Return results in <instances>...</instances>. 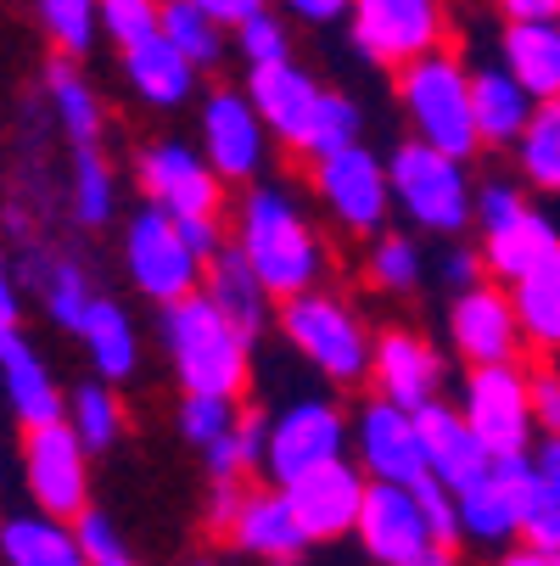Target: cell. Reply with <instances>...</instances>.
Segmentation results:
<instances>
[{
	"instance_id": "obj_6",
	"label": "cell",
	"mask_w": 560,
	"mask_h": 566,
	"mask_svg": "<svg viewBox=\"0 0 560 566\" xmlns=\"http://www.w3.org/2000/svg\"><path fill=\"white\" fill-rule=\"evenodd\" d=\"M387 186H392V208L426 235L454 241L476 219V186H471L465 164H454V157H443L421 140H398L387 151Z\"/></svg>"
},
{
	"instance_id": "obj_3",
	"label": "cell",
	"mask_w": 560,
	"mask_h": 566,
	"mask_svg": "<svg viewBox=\"0 0 560 566\" xmlns=\"http://www.w3.org/2000/svg\"><path fill=\"white\" fill-rule=\"evenodd\" d=\"M157 332H163V354H169V370H175L180 392L242 403V392L253 381V343L235 332L202 292L163 308Z\"/></svg>"
},
{
	"instance_id": "obj_5",
	"label": "cell",
	"mask_w": 560,
	"mask_h": 566,
	"mask_svg": "<svg viewBox=\"0 0 560 566\" xmlns=\"http://www.w3.org/2000/svg\"><path fill=\"white\" fill-rule=\"evenodd\" d=\"M275 326H281V337H286L319 376H326V381L353 387V381L370 376L376 332L364 326V314H359L348 297H337L331 286H314V292L281 303V308H275Z\"/></svg>"
},
{
	"instance_id": "obj_55",
	"label": "cell",
	"mask_w": 560,
	"mask_h": 566,
	"mask_svg": "<svg viewBox=\"0 0 560 566\" xmlns=\"http://www.w3.org/2000/svg\"><path fill=\"white\" fill-rule=\"evenodd\" d=\"M494 566H560V555H538V549H527V544H510V549H499Z\"/></svg>"
},
{
	"instance_id": "obj_42",
	"label": "cell",
	"mask_w": 560,
	"mask_h": 566,
	"mask_svg": "<svg viewBox=\"0 0 560 566\" xmlns=\"http://www.w3.org/2000/svg\"><path fill=\"white\" fill-rule=\"evenodd\" d=\"M235 56L247 62V73L292 62V34H286V18H281V12H258V18H247L242 29H235Z\"/></svg>"
},
{
	"instance_id": "obj_41",
	"label": "cell",
	"mask_w": 560,
	"mask_h": 566,
	"mask_svg": "<svg viewBox=\"0 0 560 566\" xmlns=\"http://www.w3.org/2000/svg\"><path fill=\"white\" fill-rule=\"evenodd\" d=\"M96 18H102V34L118 51H129L163 34V0H96Z\"/></svg>"
},
{
	"instance_id": "obj_7",
	"label": "cell",
	"mask_w": 560,
	"mask_h": 566,
	"mask_svg": "<svg viewBox=\"0 0 560 566\" xmlns=\"http://www.w3.org/2000/svg\"><path fill=\"white\" fill-rule=\"evenodd\" d=\"M348 449H353V416L337 398L308 392V398H292L270 416L264 476H270V489H292V482H303L308 471L331 465V460H348Z\"/></svg>"
},
{
	"instance_id": "obj_29",
	"label": "cell",
	"mask_w": 560,
	"mask_h": 566,
	"mask_svg": "<svg viewBox=\"0 0 560 566\" xmlns=\"http://www.w3.org/2000/svg\"><path fill=\"white\" fill-rule=\"evenodd\" d=\"M0 560L7 566H91L73 538V522L23 511L0 522Z\"/></svg>"
},
{
	"instance_id": "obj_26",
	"label": "cell",
	"mask_w": 560,
	"mask_h": 566,
	"mask_svg": "<svg viewBox=\"0 0 560 566\" xmlns=\"http://www.w3.org/2000/svg\"><path fill=\"white\" fill-rule=\"evenodd\" d=\"M538 102L516 85L505 67H471V124H476V140L488 146H510L521 140V129L532 124Z\"/></svg>"
},
{
	"instance_id": "obj_21",
	"label": "cell",
	"mask_w": 560,
	"mask_h": 566,
	"mask_svg": "<svg viewBox=\"0 0 560 566\" xmlns=\"http://www.w3.org/2000/svg\"><path fill=\"white\" fill-rule=\"evenodd\" d=\"M415 427H421V449H426V471L443 482V489H471V482H483L488 476V465H494V454L483 449V438H476L471 427H465V416L454 410V403H432V410H421L415 416Z\"/></svg>"
},
{
	"instance_id": "obj_9",
	"label": "cell",
	"mask_w": 560,
	"mask_h": 566,
	"mask_svg": "<svg viewBox=\"0 0 560 566\" xmlns=\"http://www.w3.org/2000/svg\"><path fill=\"white\" fill-rule=\"evenodd\" d=\"M459 416L465 427L483 438V449L494 460H516L532 454L538 421H532V387H527V365H483L465 370L459 381Z\"/></svg>"
},
{
	"instance_id": "obj_12",
	"label": "cell",
	"mask_w": 560,
	"mask_h": 566,
	"mask_svg": "<svg viewBox=\"0 0 560 566\" xmlns=\"http://www.w3.org/2000/svg\"><path fill=\"white\" fill-rule=\"evenodd\" d=\"M140 202L163 208L169 219H224V180L208 169L202 146L186 140H151L135 157Z\"/></svg>"
},
{
	"instance_id": "obj_24",
	"label": "cell",
	"mask_w": 560,
	"mask_h": 566,
	"mask_svg": "<svg viewBox=\"0 0 560 566\" xmlns=\"http://www.w3.org/2000/svg\"><path fill=\"white\" fill-rule=\"evenodd\" d=\"M549 253H560V230L538 213V208H527V213H516L510 224H499V230H488L483 235V270H488V281L494 286H516V281H527Z\"/></svg>"
},
{
	"instance_id": "obj_48",
	"label": "cell",
	"mask_w": 560,
	"mask_h": 566,
	"mask_svg": "<svg viewBox=\"0 0 560 566\" xmlns=\"http://www.w3.org/2000/svg\"><path fill=\"white\" fill-rule=\"evenodd\" d=\"M527 387H532V421L543 443H560V370L543 359L538 370H527Z\"/></svg>"
},
{
	"instance_id": "obj_33",
	"label": "cell",
	"mask_w": 560,
	"mask_h": 566,
	"mask_svg": "<svg viewBox=\"0 0 560 566\" xmlns=\"http://www.w3.org/2000/svg\"><path fill=\"white\" fill-rule=\"evenodd\" d=\"M67 202H73V219L85 224V230L113 224V213H118V180H113V164H107L102 146H73Z\"/></svg>"
},
{
	"instance_id": "obj_44",
	"label": "cell",
	"mask_w": 560,
	"mask_h": 566,
	"mask_svg": "<svg viewBox=\"0 0 560 566\" xmlns=\"http://www.w3.org/2000/svg\"><path fill=\"white\" fill-rule=\"evenodd\" d=\"M516 544L538 549V555H560V494L538 476V494L527 500L521 511V527H516Z\"/></svg>"
},
{
	"instance_id": "obj_53",
	"label": "cell",
	"mask_w": 560,
	"mask_h": 566,
	"mask_svg": "<svg viewBox=\"0 0 560 566\" xmlns=\"http://www.w3.org/2000/svg\"><path fill=\"white\" fill-rule=\"evenodd\" d=\"M281 7L303 23H337V18L353 12V0H281Z\"/></svg>"
},
{
	"instance_id": "obj_11",
	"label": "cell",
	"mask_w": 560,
	"mask_h": 566,
	"mask_svg": "<svg viewBox=\"0 0 560 566\" xmlns=\"http://www.w3.org/2000/svg\"><path fill=\"white\" fill-rule=\"evenodd\" d=\"M197 135H202L208 169H213L224 186H258L275 135L264 129V118H258V107L247 102V91H235V85L208 91V96H202V113H197Z\"/></svg>"
},
{
	"instance_id": "obj_30",
	"label": "cell",
	"mask_w": 560,
	"mask_h": 566,
	"mask_svg": "<svg viewBox=\"0 0 560 566\" xmlns=\"http://www.w3.org/2000/svg\"><path fill=\"white\" fill-rule=\"evenodd\" d=\"M45 96H51V118L62 124V135L73 146H102L107 107L91 91V78L78 73V62H67V56H51L45 62Z\"/></svg>"
},
{
	"instance_id": "obj_22",
	"label": "cell",
	"mask_w": 560,
	"mask_h": 566,
	"mask_svg": "<svg viewBox=\"0 0 560 566\" xmlns=\"http://www.w3.org/2000/svg\"><path fill=\"white\" fill-rule=\"evenodd\" d=\"M230 544L242 549V555H253V560H264V566H297V560L314 549L308 533L297 527V516H292V505H286L281 489H253V494H247L242 522H235Z\"/></svg>"
},
{
	"instance_id": "obj_35",
	"label": "cell",
	"mask_w": 560,
	"mask_h": 566,
	"mask_svg": "<svg viewBox=\"0 0 560 566\" xmlns=\"http://www.w3.org/2000/svg\"><path fill=\"white\" fill-rule=\"evenodd\" d=\"M488 471H494V465H488ZM454 505H459V533H465L471 544H488V549H510V544H516V505L499 494L494 476L459 489Z\"/></svg>"
},
{
	"instance_id": "obj_56",
	"label": "cell",
	"mask_w": 560,
	"mask_h": 566,
	"mask_svg": "<svg viewBox=\"0 0 560 566\" xmlns=\"http://www.w3.org/2000/svg\"><path fill=\"white\" fill-rule=\"evenodd\" d=\"M532 465H538V476L549 482V489L560 494V443H543V449L532 454Z\"/></svg>"
},
{
	"instance_id": "obj_57",
	"label": "cell",
	"mask_w": 560,
	"mask_h": 566,
	"mask_svg": "<svg viewBox=\"0 0 560 566\" xmlns=\"http://www.w3.org/2000/svg\"><path fill=\"white\" fill-rule=\"evenodd\" d=\"M426 566H459V560H454V549H437V555H432Z\"/></svg>"
},
{
	"instance_id": "obj_8",
	"label": "cell",
	"mask_w": 560,
	"mask_h": 566,
	"mask_svg": "<svg viewBox=\"0 0 560 566\" xmlns=\"http://www.w3.org/2000/svg\"><path fill=\"white\" fill-rule=\"evenodd\" d=\"M124 270H129L135 292L157 308H175V303L197 297L202 275H208V264L186 248L180 219H169L163 208H146V202L124 224Z\"/></svg>"
},
{
	"instance_id": "obj_34",
	"label": "cell",
	"mask_w": 560,
	"mask_h": 566,
	"mask_svg": "<svg viewBox=\"0 0 560 566\" xmlns=\"http://www.w3.org/2000/svg\"><path fill=\"white\" fill-rule=\"evenodd\" d=\"M516 169L527 191L560 197V102H543L516 140Z\"/></svg>"
},
{
	"instance_id": "obj_27",
	"label": "cell",
	"mask_w": 560,
	"mask_h": 566,
	"mask_svg": "<svg viewBox=\"0 0 560 566\" xmlns=\"http://www.w3.org/2000/svg\"><path fill=\"white\" fill-rule=\"evenodd\" d=\"M78 343H85V359L96 370V381L118 387L140 370V332H135V319L118 297H96L91 314H85V326H78Z\"/></svg>"
},
{
	"instance_id": "obj_47",
	"label": "cell",
	"mask_w": 560,
	"mask_h": 566,
	"mask_svg": "<svg viewBox=\"0 0 560 566\" xmlns=\"http://www.w3.org/2000/svg\"><path fill=\"white\" fill-rule=\"evenodd\" d=\"M532 202H527V191L516 186V180H488V186H476V224H483V235L488 230H499V224H510L516 213H527Z\"/></svg>"
},
{
	"instance_id": "obj_13",
	"label": "cell",
	"mask_w": 560,
	"mask_h": 566,
	"mask_svg": "<svg viewBox=\"0 0 560 566\" xmlns=\"http://www.w3.org/2000/svg\"><path fill=\"white\" fill-rule=\"evenodd\" d=\"M23 489L40 516L78 522L91 511V449L73 438L67 421L23 432Z\"/></svg>"
},
{
	"instance_id": "obj_4",
	"label": "cell",
	"mask_w": 560,
	"mask_h": 566,
	"mask_svg": "<svg viewBox=\"0 0 560 566\" xmlns=\"http://www.w3.org/2000/svg\"><path fill=\"white\" fill-rule=\"evenodd\" d=\"M392 91H398V107L410 118V140L454 157V164H471V157L483 151L476 124H471V67L454 51H432L410 67H398Z\"/></svg>"
},
{
	"instance_id": "obj_17",
	"label": "cell",
	"mask_w": 560,
	"mask_h": 566,
	"mask_svg": "<svg viewBox=\"0 0 560 566\" xmlns=\"http://www.w3.org/2000/svg\"><path fill=\"white\" fill-rule=\"evenodd\" d=\"M297 527L308 533V544H337V538H353L359 533V511H364V494H370V476L353 465V460H331L308 471L303 482L281 489Z\"/></svg>"
},
{
	"instance_id": "obj_36",
	"label": "cell",
	"mask_w": 560,
	"mask_h": 566,
	"mask_svg": "<svg viewBox=\"0 0 560 566\" xmlns=\"http://www.w3.org/2000/svg\"><path fill=\"white\" fill-rule=\"evenodd\" d=\"M264 449H270V416L264 410H242L213 449H202L208 482H247V471H264Z\"/></svg>"
},
{
	"instance_id": "obj_1",
	"label": "cell",
	"mask_w": 560,
	"mask_h": 566,
	"mask_svg": "<svg viewBox=\"0 0 560 566\" xmlns=\"http://www.w3.org/2000/svg\"><path fill=\"white\" fill-rule=\"evenodd\" d=\"M230 248L247 259V270L264 281V292L275 303H292L326 281V241H319L297 191H286L281 180H258L242 191L235 224H230Z\"/></svg>"
},
{
	"instance_id": "obj_46",
	"label": "cell",
	"mask_w": 560,
	"mask_h": 566,
	"mask_svg": "<svg viewBox=\"0 0 560 566\" xmlns=\"http://www.w3.org/2000/svg\"><path fill=\"white\" fill-rule=\"evenodd\" d=\"M415 505H421V516H426V527H432L437 549H459V544H465V533H459V505H454V489H443L437 476H426V482H415Z\"/></svg>"
},
{
	"instance_id": "obj_45",
	"label": "cell",
	"mask_w": 560,
	"mask_h": 566,
	"mask_svg": "<svg viewBox=\"0 0 560 566\" xmlns=\"http://www.w3.org/2000/svg\"><path fill=\"white\" fill-rule=\"evenodd\" d=\"M73 538H78V549H85V560H91V566H118V560H129L124 533H118V522H113L102 505H91L85 516L73 522Z\"/></svg>"
},
{
	"instance_id": "obj_14",
	"label": "cell",
	"mask_w": 560,
	"mask_h": 566,
	"mask_svg": "<svg viewBox=\"0 0 560 566\" xmlns=\"http://www.w3.org/2000/svg\"><path fill=\"white\" fill-rule=\"evenodd\" d=\"M348 34L376 67H410L443 51V0H353Z\"/></svg>"
},
{
	"instance_id": "obj_2",
	"label": "cell",
	"mask_w": 560,
	"mask_h": 566,
	"mask_svg": "<svg viewBox=\"0 0 560 566\" xmlns=\"http://www.w3.org/2000/svg\"><path fill=\"white\" fill-rule=\"evenodd\" d=\"M247 102L258 107L264 129L292 151L303 157V164H326V157L359 146L364 135V113L353 96L331 91V85H319V78L297 62H281V67H258L247 73Z\"/></svg>"
},
{
	"instance_id": "obj_20",
	"label": "cell",
	"mask_w": 560,
	"mask_h": 566,
	"mask_svg": "<svg viewBox=\"0 0 560 566\" xmlns=\"http://www.w3.org/2000/svg\"><path fill=\"white\" fill-rule=\"evenodd\" d=\"M0 387H7V403H12V416L23 421V432L67 421V392L56 387L45 354L23 337V326L0 332Z\"/></svg>"
},
{
	"instance_id": "obj_58",
	"label": "cell",
	"mask_w": 560,
	"mask_h": 566,
	"mask_svg": "<svg viewBox=\"0 0 560 566\" xmlns=\"http://www.w3.org/2000/svg\"><path fill=\"white\" fill-rule=\"evenodd\" d=\"M186 566H219V560H213V555H191Z\"/></svg>"
},
{
	"instance_id": "obj_38",
	"label": "cell",
	"mask_w": 560,
	"mask_h": 566,
	"mask_svg": "<svg viewBox=\"0 0 560 566\" xmlns=\"http://www.w3.org/2000/svg\"><path fill=\"white\" fill-rule=\"evenodd\" d=\"M364 275H370V286H381V292H415L421 286V275H426V253H421V241L410 235V230H381L376 241H370V253H364Z\"/></svg>"
},
{
	"instance_id": "obj_49",
	"label": "cell",
	"mask_w": 560,
	"mask_h": 566,
	"mask_svg": "<svg viewBox=\"0 0 560 566\" xmlns=\"http://www.w3.org/2000/svg\"><path fill=\"white\" fill-rule=\"evenodd\" d=\"M247 482H208V505H202V527L213 538H230L235 522H242V505H247Z\"/></svg>"
},
{
	"instance_id": "obj_40",
	"label": "cell",
	"mask_w": 560,
	"mask_h": 566,
	"mask_svg": "<svg viewBox=\"0 0 560 566\" xmlns=\"http://www.w3.org/2000/svg\"><path fill=\"white\" fill-rule=\"evenodd\" d=\"M34 12H40L45 40H51L67 62H78V56L96 45V34H102L96 0H34Z\"/></svg>"
},
{
	"instance_id": "obj_37",
	"label": "cell",
	"mask_w": 560,
	"mask_h": 566,
	"mask_svg": "<svg viewBox=\"0 0 560 566\" xmlns=\"http://www.w3.org/2000/svg\"><path fill=\"white\" fill-rule=\"evenodd\" d=\"M67 427L91 454H107L124 438V403L107 381H78L67 392Z\"/></svg>"
},
{
	"instance_id": "obj_52",
	"label": "cell",
	"mask_w": 560,
	"mask_h": 566,
	"mask_svg": "<svg viewBox=\"0 0 560 566\" xmlns=\"http://www.w3.org/2000/svg\"><path fill=\"white\" fill-rule=\"evenodd\" d=\"M18 319H23V281H18L12 259L0 253V332H18Z\"/></svg>"
},
{
	"instance_id": "obj_23",
	"label": "cell",
	"mask_w": 560,
	"mask_h": 566,
	"mask_svg": "<svg viewBox=\"0 0 560 566\" xmlns=\"http://www.w3.org/2000/svg\"><path fill=\"white\" fill-rule=\"evenodd\" d=\"M202 297H208V303H213V308H219L247 343H258V337L275 326V308H281L235 248H224V253L208 264V275H202Z\"/></svg>"
},
{
	"instance_id": "obj_50",
	"label": "cell",
	"mask_w": 560,
	"mask_h": 566,
	"mask_svg": "<svg viewBox=\"0 0 560 566\" xmlns=\"http://www.w3.org/2000/svg\"><path fill=\"white\" fill-rule=\"evenodd\" d=\"M437 275H443V286H448L454 297H459V292H471V286H483V281H488V270H483V248L448 241L443 259H437Z\"/></svg>"
},
{
	"instance_id": "obj_59",
	"label": "cell",
	"mask_w": 560,
	"mask_h": 566,
	"mask_svg": "<svg viewBox=\"0 0 560 566\" xmlns=\"http://www.w3.org/2000/svg\"><path fill=\"white\" fill-rule=\"evenodd\" d=\"M118 566H140V560H118Z\"/></svg>"
},
{
	"instance_id": "obj_51",
	"label": "cell",
	"mask_w": 560,
	"mask_h": 566,
	"mask_svg": "<svg viewBox=\"0 0 560 566\" xmlns=\"http://www.w3.org/2000/svg\"><path fill=\"white\" fill-rule=\"evenodd\" d=\"M197 12H208L219 29H242L247 18H258V12H270V0H191Z\"/></svg>"
},
{
	"instance_id": "obj_31",
	"label": "cell",
	"mask_w": 560,
	"mask_h": 566,
	"mask_svg": "<svg viewBox=\"0 0 560 566\" xmlns=\"http://www.w3.org/2000/svg\"><path fill=\"white\" fill-rule=\"evenodd\" d=\"M29 275H34V286H40V303H45V314L56 319L62 332H73L78 337V326H85V314H91V303L102 297L96 292V281L85 275V264L78 259H62V253H34L29 248Z\"/></svg>"
},
{
	"instance_id": "obj_19",
	"label": "cell",
	"mask_w": 560,
	"mask_h": 566,
	"mask_svg": "<svg viewBox=\"0 0 560 566\" xmlns=\"http://www.w3.org/2000/svg\"><path fill=\"white\" fill-rule=\"evenodd\" d=\"M443 376H448V365H443V354H437L426 337H415V332H404V326L376 332L370 381H376V398H387L392 410H404V416L432 410L437 392H443Z\"/></svg>"
},
{
	"instance_id": "obj_25",
	"label": "cell",
	"mask_w": 560,
	"mask_h": 566,
	"mask_svg": "<svg viewBox=\"0 0 560 566\" xmlns=\"http://www.w3.org/2000/svg\"><path fill=\"white\" fill-rule=\"evenodd\" d=\"M499 67L538 107L560 102V23H505L499 29Z\"/></svg>"
},
{
	"instance_id": "obj_54",
	"label": "cell",
	"mask_w": 560,
	"mask_h": 566,
	"mask_svg": "<svg viewBox=\"0 0 560 566\" xmlns=\"http://www.w3.org/2000/svg\"><path fill=\"white\" fill-rule=\"evenodd\" d=\"M505 23H560V0H499Z\"/></svg>"
},
{
	"instance_id": "obj_10",
	"label": "cell",
	"mask_w": 560,
	"mask_h": 566,
	"mask_svg": "<svg viewBox=\"0 0 560 566\" xmlns=\"http://www.w3.org/2000/svg\"><path fill=\"white\" fill-rule=\"evenodd\" d=\"M308 186L319 197V208H326L337 219V230L348 235H381L387 230V213H392V186H387V157H376L364 140L326 157V164L308 169Z\"/></svg>"
},
{
	"instance_id": "obj_32",
	"label": "cell",
	"mask_w": 560,
	"mask_h": 566,
	"mask_svg": "<svg viewBox=\"0 0 560 566\" xmlns=\"http://www.w3.org/2000/svg\"><path fill=\"white\" fill-rule=\"evenodd\" d=\"M516 319H521V343L538 348L543 359L560 354V253H549L527 281L510 286Z\"/></svg>"
},
{
	"instance_id": "obj_16",
	"label": "cell",
	"mask_w": 560,
	"mask_h": 566,
	"mask_svg": "<svg viewBox=\"0 0 560 566\" xmlns=\"http://www.w3.org/2000/svg\"><path fill=\"white\" fill-rule=\"evenodd\" d=\"M448 343L465 359V370L483 365H521V319L505 286L483 281L459 297H448Z\"/></svg>"
},
{
	"instance_id": "obj_18",
	"label": "cell",
	"mask_w": 560,
	"mask_h": 566,
	"mask_svg": "<svg viewBox=\"0 0 560 566\" xmlns=\"http://www.w3.org/2000/svg\"><path fill=\"white\" fill-rule=\"evenodd\" d=\"M353 538L376 566H426L437 555V538L415 505V489H392V482H370Z\"/></svg>"
},
{
	"instance_id": "obj_15",
	"label": "cell",
	"mask_w": 560,
	"mask_h": 566,
	"mask_svg": "<svg viewBox=\"0 0 560 566\" xmlns=\"http://www.w3.org/2000/svg\"><path fill=\"white\" fill-rule=\"evenodd\" d=\"M353 465L370 482H392V489H415L426 482V449L415 416L392 410L387 398H364L353 410Z\"/></svg>"
},
{
	"instance_id": "obj_28",
	"label": "cell",
	"mask_w": 560,
	"mask_h": 566,
	"mask_svg": "<svg viewBox=\"0 0 560 566\" xmlns=\"http://www.w3.org/2000/svg\"><path fill=\"white\" fill-rule=\"evenodd\" d=\"M124 78H129V91L157 113H175V107H186L197 96V67L163 34L124 51Z\"/></svg>"
},
{
	"instance_id": "obj_43",
	"label": "cell",
	"mask_w": 560,
	"mask_h": 566,
	"mask_svg": "<svg viewBox=\"0 0 560 566\" xmlns=\"http://www.w3.org/2000/svg\"><path fill=\"white\" fill-rule=\"evenodd\" d=\"M235 421H242V403H230V398H191V392H180V410H175V427H180V438L186 443H197V449H213Z\"/></svg>"
},
{
	"instance_id": "obj_39",
	"label": "cell",
	"mask_w": 560,
	"mask_h": 566,
	"mask_svg": "<svg viewBox=\"0 0 560 566\" xmlns=\"http://www.w3.org/2000/svg\"><path fill=\"white\" fill-rule=\"evenodd\" d=\"M163 40H169L197 73L224 62V29H219L208 12H197L191 0H163Z\"/></svg>"
}]
</instances>
